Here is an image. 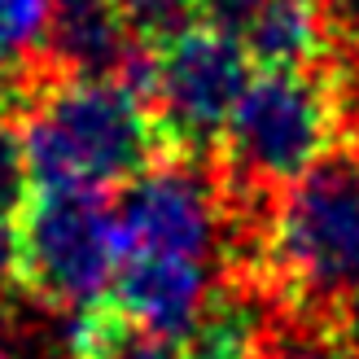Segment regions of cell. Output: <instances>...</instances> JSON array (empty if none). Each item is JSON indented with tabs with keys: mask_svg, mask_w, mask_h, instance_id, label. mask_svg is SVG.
Instances as JSON below:
<instances>
[{
	"mask_svg": "<svg viewBox=\"0 0 359 359\" xmlns=\"http://www.w3.org/2000/svg\"><path fill=\"white\" fill-rule=\"evenodd\" d=\"M245 280H259L285 316L351 337V302L359 298V132H346L280 193L263 259Z\"/></svg>",
	"mask_w": 359,
	"mask_h": 359,
	"instance_id": "6da1fadb",
	"label": "cell"
},
{
	"mask_svg": "<svg viewBox=\"0 0 359 359\" xmlns=\"http://www.w3.org/2000/svg\"><path fill=\"white\" fill-rule=\"evenodd\" d=\"M342 136L346 110L325 66L255 70L215 158L224 197L237 206H276Z\"/></svg>",
	"mask_w": 359,
	"mask_h": 359,
	"instance_id": "7a4b0ae2",
	"label": "cell"
},
{
	"mask_svg": "<svg viewBox=\"0 0 359 359\" xmlns=\"http://www.w3.org/2000/svg\"><path fill=\"white\" fill-rule=\"evenodd\" d=\"M18 290L48 311H83L128 259L118 215L101 189H31L13 210Z\"/></svg>",
	"mask_w": 359,
	"mask_h": 359,
	"instance_id": "3957f363",
	"label": "cell"
},
{
	"mask_svg": "<svg viewBox=\"0 0 359 359\" xmlns=\"http://www.w3.org/2000/svg\"><path fill=\"white\" fill-rule=\"evenodd\" d=\"M250 66L255 62L241 40L210 27H193L158 53V93L149 110L163 132L167 158H193V163L219 158L232 110L255 79Z\"/></svg>",
	"mask_w": 359,
	"mask_h": 359,
	"instance_id": "277c9868",
	"label": "cell"
},
{
	"mask_svg": "<svg viewBox=\"0 0 359 359\" xmlns=\"http://www.w3.org/2000/svg\"><path fill=\"white\" fill-rule=\"evenodd\" d=\"M118 228L128 250L202 259L215 232H224V184L215 163L158 158L132 184L118 189Z\"/></svg>",
	"mask_w": 359,
	"mask_h": 359,
	"instance_id": "5b68a950",
	"label": "cell"
},
{
	"mask_svg": "<svg viewBox=\"0 0 359 359\" xmlns=\"http://www.w3.org/2000/svg\"><path fill=\"white\" fill-rule=\"evenodd\" d=\"M140 44L123 22L118 0H53L40 57L79 79H114Z\"/></svg>",
	"mask_w": 359,
	"mask_h": 359,
	"instance_id": "8992f818",
	"label": "cell"
},
{
	"mask_svg": "<svg viewBox=\"0 0 359 359\" xmlns=\"http://www.w3.org/2000/svg\"><path fill=\"white\" fill-rule=\"evenodd\" d=\"M276 316V298L259 280L224 276L180 333V359H263Z\"/></svg>",
	"mask_w": 359,
	"mask_h": 359,
	"instance_id": "52a82bcc",
	"label": "cell"
},
{
	"mask_svg": "<svg viewBox=\"0 0 359 359\" xmlns=\"http://www.w3.org/2000/svg\"><path fill=\"white\" fill-rule=\"evenodd\" d=\"M206 276L202 263L184 255H149V250H128V259L114 272V302L149 320L154 329L171 333L180 342L197 311L206 302Z\"/></svg>",
	"mask_w": 359,
	"mask_h": 359,
	"instance_id": "ba28073f",
	"label": "cell"
},
{
	"mask_svg": "<svg viewBox=\"0 0 359 359\" xmlns=\"http://www.w3.org/2000/svg\"><path fill=\"white\" fill-rule=\"evenodd\" d=\"M337 22L325 0H267L255 27L241 35L255 70H307L333 53Z\"/></svg>",
	"mask_w": 359,
	"mask_h": 359,
	"instance_id": "9c48e42d",
	"label": "cell"
},
{
	"mask_svg": "<svg viewBox=\"0 0 359 359\" xmlns=\"http://www.w3.org/2000/svg\"><path fill=\"white\" fill-rule=\"evenodd\" d=\"M70 351L75 359H180V342L154 329L136 311L97 298L70 325Z\"/></svg>",
	"mask_w": 359,
	"mask_h": 359,
	"instance_id": "30bf717a",
	"label": "cell"
},
{
	"mask_svg": "<svg viewBox=\"0 0 359 359\" xmlns=\"http://www.w3.org/2000/svg\"><path fill=\"white\" fill-rule=\"evenodd\" d=\"M123 22H128L132 40L154 53L171 48L180 35L197 27V5L193 0H118Z\"/></svg>",
	"mask_w": 359,
	"mask_h": 359,
	"instance_id": "8fae6325",
	"label": "cell"
},
{
	"mask_svg": "<svg viewBox=\"0 0 359 359\" xmlns=\"http://www.w3.org/2000/svg\"><path fill=\"white\" fill-rule=\"evenodd\" d=\"M355 351L359 346L346 333L325 329V325H307V320H294L280 311L263 359H355Z\"/></svg>",
	"mask_w": 359,
	"mask_h": 359,
	"instance_id": "7c38bea8",
	"label": "cell"
},
{
	"mask_svg": "<svg viewBox=\"0 0 359 359\" xmlns=\"http://www.w3.org/2000/svg\"><path fill=\"white\" fill-rule=\"evenodd\" d=\"M53 0H0V66L40 48Z\"/></svg>",
	"mask_w": 359,
	"mask_h": 359,
	"instance_id": "4fadbf2b",
	"label": "cell"
},
{
	"mask_svg": "<svg viewBox=\"0 0 359 359\" xmlns=\"http://www.w3.org/2000/svg\"><path fill=\"white\" fill-rule=\"evenodd\" d=\"M31 193V175H27V154H22V136L18 123L0 118V215H13Z\"/></svg>",
	"mask_w": 359,
	"mask_h": 359,
	"instance_id": "5bb4252c",
	"label": "cell"
},
{
	"mask_svg": "<svg viewBox=\"0 0 359 359\" xmlns=\"http://www.w3.org/2000/svg\"><path fill=\"white\" fill-rule=\"evenodd\" d=\"M193 5H197V27H210L219 35L241 40L255 27V18L263 13L267 0H193Z\"/></svg>",
	"mask_w": 359,
	"mask_h": 359,
	"instance_id": "9a60e30c",
	"label": "cell"
},
{
	"mask_svg": "<svg viewBox=\"0 0 359 359\" xmlns=\"http://www.w3.org/2000/svg\"><path fill=\"white\" fill-rule=\"evenodd\" d=\"M18 290V228L13 215H0V298Z\"/></svg>",
	"mask_w": 359,
	"mask_h": 359,
	"instance_id": "2e32d148",
	"label": "cell"
},
{
	"mask_svg": "<svg viewBox=\"0 0 359 359\" xmlns=\"http://www.w3.org/2000/svg\"><path fill=\"white\" fill-rule=\"evenodd\" d=\"M351 342L359 346V298L351 302Z\"/></svg>",
	"mask_w": 359,
	"mask_h": 359,
	"instance_id": "e0dca14e",
	"label": "cell"
},
{
	"mask_svg": "<svg viewBox=\"0 0 359 359\" xmlns=\"http://www.w3.org/2000/svg\"><path fill=\"white\" fill-rule=\"evenodd\" d=\"M0 359H13V355H5V351H0Z\"/></svg>",
	"mask_w": 359,
	"mask_h": 359,
	"instance_id": "ac0fdd59",
	"label": "cell"
},
{
	"mask_svg": "<svg viewBox=\"0 0 359 359\" xmlns=\"http://www.w3.org/2000/svg\"><path fill=\"white\" fill-rule=\"evenodd\" d=\"M0 118H5V105H0Z\"/></svg>",
	"mask_w": 359,
	"mask_h": 359,
	"instance_id": "d6986e66",
	"label": "cell"
}]
</instances>
